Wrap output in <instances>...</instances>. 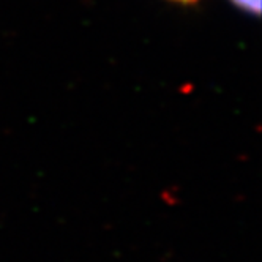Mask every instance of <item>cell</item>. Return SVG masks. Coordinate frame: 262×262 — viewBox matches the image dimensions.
Segmentation results:
<instances>
[{"instance_id":"cell-2","label":"cell","mask_w":262,"mask_h":262,"mask_svg":"<svg viewBox=\"0 0 262 262\" xmlns=\"http://www.w3.org/2000/svg\"><path fill=\"white\" fill-rule=\"evenodd\" d=\"M172 2H180V4H193V2H198V0H172Z\"/></svg>"},{"instance_id":"cell-1","label":"cell","mask_w":262,"mask_h":262,"mask_svg":"<svg viewBox=\"0 0 262 262\" xmlns=\"http://www.w3.org/2000/svg\"><path fill=\"white\" fill-rule=\"evenodd\" d=\"M231 2L242 11L257 14L260 11V0H231Z\"/></svg>"}]
</instances>
